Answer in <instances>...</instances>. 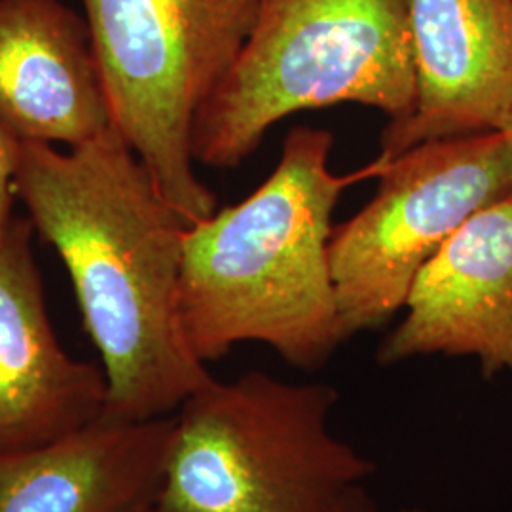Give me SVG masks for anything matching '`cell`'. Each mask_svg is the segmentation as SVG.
Listing matches in <instances>:
<instances>
[{
    "mask_svg": "<svg viewBox=\"0 0 512 512\" xmlns=\"http://www.w3.org/2000/svg\"><path fill=\"white\" fill-rule=\"evenodd\" d=\"M18 198L71 277L107 382L105 416H171L215 376L181 313L188 222L110 128L82 147L23 143Z\"/></svg>",
    "mask_w": 512,
    "mask_h": 512,
    "instance_id": "6da1fadb",
    "label": "cell"
},
{
    "mask_svg": "<svg viewBox=\"0 0 512 512\" xmlns=\"http://www.w3.org/2000/svg\"><path fill=\"white\" fill-rule=\"evenodd\" d=\"M334 137L300 126L255 192L184 232L181 313L203 363L256 342L300 370L346 342L330 272L332 213L355 177L329 167Z\"/></svg>",
    "mask_w": 512,
    "mask_h": 512,
    "instance_id": "7a4b0ae2",
    "label": "cell"
},
{
    "mask_svg": "<svg viewBox=\"0 0 512 512\" xmlns=\"http://www.w3.org/2000/svg\"><path fill=\"white\" fill-rule=\"evenodd\" d=\"M357 103L399 124L416 103L410 0H260L238 61L203 105L192 150L232 169L302 110Z\"/></svg>",
    "mask_w": 512,
    "mask_h": 512,
    "instance_id": "3957f363",
    "label": "cell"
},
{
    "mask_svg": "<svg viewBox=\"0 0 512 512\" xmlns=\"http://www.w3.org/2000/svg\"><path fill=\"white\" fill-rule=\"evenodd\" d=\"M334 385L293 384L264 370L213 378L173 416L165 512H330L376 463L334 435Z\"/></svg>",
    "mask_w": 512,
    "mask_h": 512,
    "instance_id": "277c9868",
    "label": "cell"
},
{
    "mask_svg": "<svg viewBox=\"0 0 512 512\" xmlns=\"http://www.w3.org/2000/svg\"><path fill=\"white\" fill-rule=\"evenodd\" d=\"M110 124L188 226L217 213L194 126L238 61L260 0H80Z\"/></svg>",
    "mask_w": 512,
    "mask_h": 512,
    "instance_id": "5b68a950",
    "label": "cell"
},
{
    "mask_svg": "<svg viewBox=\"0 0 512 512\" xmlns=\"http://www.w3.org/2000/svg\"><path fill=\"white\" fill-rule=\"evenodd\" d=\"M380 165L376 196L330 239L346 340L387 325L446 241L511 196V145L503 131L423 143Z\"/></svg>",
    "mask_w": 512,
    "mask_h": 512,
    "instance_id": "8992f818",
    "label": "cell"
},
{
    "mask_svg": "<svg viewBox=\"0 0 512 512\" xmlns=\"http://www.w3.org/2000/svg\"><path fill=\"white\" fill-rule=\"evenodd\" d=\"M403 321L376 359L475 357L484 378L512 376V198L476 213L416 277Z\"/></svg>",
    "mask_w": 512,
    "mask_h": 512,
    "instance_id": "52a82bcc",
    "label": "cell"
},
{
    "mask_svg": "<svg viewBox=\"0 0 512 512\" xmlns=\"http://www.w3.org/2000/svg\"><path fill=\"white\" fill-rule=\"evenodd\" d=\"M416 103L387 124L380 164L512 116V0H410Z\"/></svg>",
    "mask_w": 512,
    "mask_h": 512,
    "instance_id": "ba28073f",
    "label": "cell"
},
{
    "mask_svg": "<svg viewBox=\"0 0 512 512\" xmlns=\"http://www.w3.org/2000/svg\"><path fill=\"white\" fill-rule=\"evenodd\" d=\"M33 234L31 220L16 219L0 243V456L71 435L107 408L103 370L55 336Z\"/></svg>",
    "mask_w": 512,
    "mask_h": 512,
    "instance_id": "9c48e42d",
    "label": "cell"
},
{
    "mask_svg": "<svg viewBox=\"0 0 512 512\" xmlns=\"http://www.w3.org/2000/svg\"><path fill=\"white\" fill-rule=\"evenodd\" d=\"M0 122L69 148L112 128L88 23L65 2L0 0Z\"/></svg>",
    "mask_w": 512,
    "mask_h": 512,
    "instance_id": "30bf717a",
    "label": "cell"
},
{
    "mask_svg": "<svg viewBox=\"0 0 512 512\" xmlns=\"http://www.w3.org/2000/svg\"><path fill=\"white\" fill-rule=\"evenodd\" d=\"M173 416H101L37 448L0 456V512H129L156 501Z\"/></svg>",
    "mask_w": 512,
    "mask_h": 512,
    "instance_id": "8fae6325",
    "label": "cell"
},
{
    "mask_svg": "<svg viewBox=\"0 0 512 512\" xmlns=\"http://www.w3.org/2000/svg\"><path fill=\"white\" fill-rule=\"evenodd\" d=\"M23 141L0 122V243L8 236L14 224V202L18 198L16 179H18L19 160H21Z\"/></svg>",
    "mask_w": 512,
    "mask_h": 512,
    "instance_id": "7c38bea8",
    "label": "cell"
},
{
    "mask_svg": "<svg viewBox=\"0 0 512 512\" xmlns=\"http://www.w3.org/2000/svg\"><path fill=\"white\" fill-rule=\"evenodd\" d=\"M330 512H380L376 503L370 499V495L366 494L365 486L353 490L351 494ZM395 512H421L418 509H401Z\"/></svg>",
    "mask_w": 512,
    "mask_h": 512,
    "instance_id": "4fadbf2b",
    "label": "cell"
},
{
    "mask_svg": "<svg viewBox=\"0 0 512 512\" xmlns=\"http://www.w3.org/2000/svg\"><path fill=\"white\" fill-rule=\"evenodd\" d=\"M499 131H503L505 135H507V139H509V145H511V198H512V116L501 126Z\"/></svg>",
    "mask_w": 512,
    "mask_h": 512,
    "instance_id": "5bb4252c",
    "label": "cell"
},
{
    "mask_svg": "<svg viewBox=\"0 0 512 512\" xmlns=\"http://www.w3.org/2000/svg\"><path fill=\"white\" fill-rule=\"evenodd\" d=\"M129 512H165L158 507V503L156 501H148V503H143V505H139V507H135V509H131Z\"/></svg>",
    "mask_w": 512,
    "mask_h": 512,
    "instance_id": "9a60e30c",
    "label": "cell"
}]
</instances>
